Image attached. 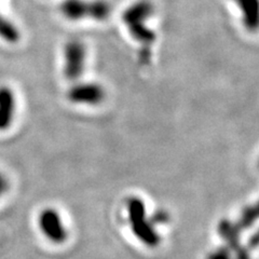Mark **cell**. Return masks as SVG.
Wrapping results in <instances>:
<instances>
[{
  "label": "cell",
  "mask_w": 259,
  "mask_h": 259,
  "mask_svg": "<svg viewBox=\"0 0 259 259\" xmlns=\"http://www.w3.org/2000/svg\"><path fill=\"white\" fill-rule=\"evenodd\" d=\"M155 8L149 0H137L123 12L122 20L130 35L142 45V61L148 62L150 58V46L156 41L157 35L149 27Z\"/></svg>",
  "instance_id": "obj_1"
},
{
  "label": "cell",
  "mask_w": 259,
  "mask_h": 259,
  "mask_svg": "<svg viewBox=\"0 0 259 259\" xmlns=\"http://www.w3.org/2000/svg\"><path fill=\"white\" fill-rule=\"evenodd\" d=\"M60 11L65 19L72 22L82 20L102 22L108 19L111 7L106 0H63Z\"/></svg>",
  "instance_id": "obj_2"
},
{
  "label": "cell",
  "mask_w": 259,
  "mask_h": 259,
  "mask_svg": "<svg viewBox=\"0 0 259 259\" xmlns=\"http://www.w3.org/2000/svg\"><path fill=\"white\" fill-rule=\"evenodd\" d=\"M63 72L66 79L76 81L83 75L87 65V47L80 39H70L64 47Z\"/></svg>",
  "instance_id": "obj_3"
},
{
  "label": "cell",
  "mask_w": 259,
  "mask_h": 259,
  "mask_svg": "<svg viewBox=\"0 0 259 259\" xmlns=\"http://www.w3.org/2000/svg\"><path fill=\"white\" fill-rule=\"evenodd\" d=\"M128 218L131 222L134 233L145 244L149 246L157 245L159 238L157 232L153 230L151 223L146 221V212L144 202L139 198H131L127 201Z\"/></svg>",
  "instance_id": "obj_4"
},
{
  "label": "cell",
  "mask_w": 259,
  "mask_h": 259,
  "mask_svg": "<svg viewBox=\"0 0 259 259\" xmlns=\"http://www.w3.org/2000/svg\"><path fill=\"white\" fill-rule=\"evenodd\" d=\"M66 97L71 104L96 106L104 102L106 91L97 82H78L68 89Z\"/></svg>",
  "instance_id": "obj_5"
},
{
  "label": "cell",
  "mask_w": 259,
  "mask_h": 259,
  "mask_svg": "<svg viewBox=\"0 0 259 259\" xmlns=\"http://www.w3.org/2000/svg\"><path fill=\"white\" fill-rule=\"evenodd\" d=\"M38 225L44 236L53 243H63L67 231L59 212L54 208L42 209L38 217Z\"/></svg>",
  "instance_id": "obj_6"
},
{
  "label": "cell",
  "mask_w": 259,
  "mask_h": 259,
  "mask_svg": "<svg viewBox=\"0 0 259 259\" xmlns=\"http://www.w3.org/2000/svg\"><path fill=\"white\" fill-rule=\"evenodd\" d=\"M16 97L10 87L0 85V131L9 128L15 117Z\"/></svg>",
  "instance_id": "obj_7"
},
{
  "label": "cell",
  "mask_w": 259,
  "mask_h": 259,
  "mask_svg": "<svg viewBox=\"0 0 259 259\" xmlns=\"http://www.w3.org/2000/svg\"><path fill=\"white\" fill-rule=\"evenodd\" d=\"M241 14L242 24L250 32L259 30V0H232Z\"/></svg>",
  "instance_id": "obj_8"
},
{
  "label": "cell",
  "mask_w": 259,
  "mask_h": 259,
  "mask_svg": "<svg viewBox=\"0 0 259 259\" xmlns=\"http://www.w3.org/2000/svg\"><path fill=\"white\" fill-rule=\"evenodd\" d=\"M21 38L20 29L0 12V39L9 44H16Z\"/></svg>",
  "instance_id": "obj_9"
},
{
  "label": "cell",
  "mask_w": 259,
  "mask_h": 259,
  "mask_svg": "<svg viewBox=\"0 0 259 259\" xmlns=\"http://www.w3.org/2000/svg\"><path fill=\"white\" fill-rule=\"evenodd\" d=\"M221 234L228 241L229 244L232 247H238L239 246V231L236 226H233L229 222H223L220 227Z\"/></svg>",
  "instance_id": "obj_10"
},
{
  "label": "cell",
  "mask_w": 259,
  "mask_h": 259,
  "mask_svg": "<svg viewBox=\"0 0 259 259\" xmlns=\"http://www.w3.org/2000/svg\"><path fill=\"white\" fill-rule=\"evenodd\" d=\"M259 217V201L253 206H247L243 209L239 225L242 228H247Z\"/></svg>",
  "instance_id": "obj_11"
},
{
  "label": "cell",
  "mask_w": 259,
  "mask_h": 259,
  "mask_svg": "<svg viewBox=\"0 0 259 259\" xmlns=\"http://www.w3.org/2000/svg\"><path fill=\"white\" fill-rule=\"evenodd\" d=\"M208 259H230V255L227 249L218 248L209 255Z\"/></svg>",
  "instance_id": "obj_12"
},
{
  "label": "cell",
  "mask_w": 259,
  "mask_h": 259,
  "mask_svg": "<svg viewBox=\"0 0 259 259\" xmlns=\"http://www.w3.org/2000/svg\"><path fill=\"white\" fill-rule=\"evenodd\" d=\"M8 188H9V182H8V178L3 172H0V198H2L8 191Z\"/></svg>",
  "instance_id": "obj_13"
},
{
  "label": "cell",
  "mask_w": 259,
  "mask_h": 259,
  "mask_svg": "<svg viewBox=\"0 0 259 259\" xmlns=\"http://www.w3.org/2000/svg\"><path fill=\"white\" fill-rule=\"evenodd\" d=\"M249 242H250V246H252V247H255V246L259 245V230L254 234L252 239L249 240Z\"/></svg>",
  "instance_id": "obj_14"
}]
</instances>
